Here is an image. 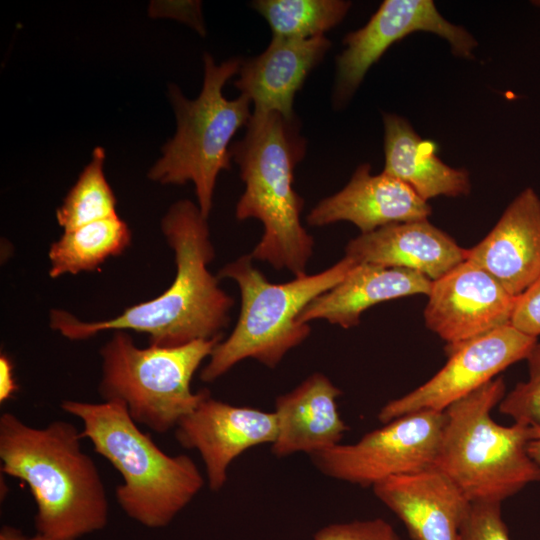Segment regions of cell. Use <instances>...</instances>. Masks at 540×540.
Returning a JSON list of instances; mask_svg holds the SVG:
<instances>
[{"label": "cell", "mask_w": 540, "mask_h": 540, "mask_svg": "<svg viewBox=\"0 0 540 540\" xmlns=\"http://www.w3.org/2000/svg\"><path fill=\"white\" fill-rule=\"evenodd\" d=\"M162 233L174 252L176 275L157 297L126 308L107 320L86 322L63 309H52L49 325L72 341L104 331L146 334L149 345L174 347L197 340L223 338L234 299L208 269L215 257L205 218L198 205L173 203L161 221Z\"/></svg>", "instance_id": "obj_1"}, {"label": "cell", "mask_w": 540, "mask_h": 540, "mask_svg": "<svg viewBox=\"0 0 540 540\" xmlns=\"http://www.w3.org/2000/svg\"><path fill=\"white\" fill-rule=\"evenodd\" d=\"M82 439L68 421L33 427L13 413L0 416L1 471L28 485L44 540H79L108 523L105 486Z\"/></svg>", "instance_id": "obj_2"}, {"label": "cell", "mask_w": 540, "mask_h": 540, "mask_svg": "<svg viewBox=\"0 0 540 540\" xmlns=\"http://www.w3.org/2000/svg\"><path fill=\"white\" fill-rule=\"evenodd\" d=\"M306 151L297 118L254 112L242 139L231 145L245 191L236 205L240 221L255 218L264 233L251 252L253 260L306 274L314 240L301 224L303 198L294 189V170Z\"/></svg>", "instance_id": "obj_3"}, {"label": "cell", "mask_w": 540, "mask_h": 540, "mask_svg": "<svg viewBox=\"0 0 540 540\" xmlns=\"http://www.w3.org/2000/svg\"><path fill=\"white\" fill-rule=\"evenodd\" d=\"M61 409L80 420L83 439L119 472L122 483L115 498L142 526H168L203 488L204 477L193 459L163 452L122 402L65 400Z\"/></svg>", "instance_id": "obj_4"}, {"label": "cell", "mask_w": 540, "mask_h": 540, "mask_svg": "<svg viewBox=\"0 0 540 540\" xmlns=\"http://www.w3.org/2000/svg\"><path fill=\"white\" fill-rule=\"evenodd\" d=\"M505 394L504 378L496 377L444 411L446 421L435 467L471 503H502L540 481V464L527 450L534 437L533 426L515 422L502 426L491 417Z\"/></svg>", "instance_id": "obj_5"}, {"label": "cell", "mask_w": 540, "mask_h": 540, "mask_svg": "<svg viewBox=\"0 0 540 540\" xmlns=\"http://www.w3.org/2000/svg\"><path fill=\"white\" fill-rule=\"evenodd\" d=\"M357 263L344 257L328 269L276 284L253 265L251 255L227 263L218 278L234 280L241 295L238 321L226 340L220 341L200 373L213 382L244 359L275 368L284 356L311 332L300 316L318 296L340 283Z\"/></svg>", "instance_id": "obj_6"}, {"label": "cell", "mask_w": 540, "mask_h": 540, "mask_svg": "<svg viewBox=\"0 0 540 540\" xmlns=\"http://www.w3.org/2000/svg\"><path fill=\"white\" fill-rule=\"evenodd\" d=\"M204 79L196 99H187L175 84L168 96L172 103L177 129L162 148V156L148 172L150 180L161 184L182 185L192 182L197 205L208 218L218 174L231 168L230 142L235 133L251 118V101L240 94L229 100L223 87L242 65L240 58H231L217 65L205 53Z\"/></svg>", "instance_id": "obj_7"}, {"label": "cell", "mask_w": 540, "mask_h": 540, "mask_svg": "<svg viewBox=\"0 0 540 540\" xmlns=\"http://www.w3.org/2000/svg\"><path fill=\"white\" fill-rule=\"evenodd\" d=\"M222 340L138 347L126 331H114L100 349L103 401L122 402L138 424L159 434L175 429L209 392H193L192 378Z\"/></svg>", "instance_id": "obj_8"}, {"label": "cell", "mask_w": 540, "mask_h": 540, "mask_svg": "<svg viewBox=\"0 0 540 540\" xmlns=\"http://www.w3.org/2000/svg\"><path fill=\"white\" fill-rule=\"evenodd\" d=\"M444 411L421 410L366 433L353 444H338L310 456L324 475L362 487L431 467L439 454Z\"/></svg>", "instance_id": "obj_9"}, {"label": "cell", "mask_w": 540, "mask_h": 540, "mask_svg": "<svg viewBox=\"0 0 540 540\" xmlns=\"http://www.w3.org/2000/svg\"><path fill=\"white\" fill-rule=\"evenodd\" d=\"M537 338L511 323L469 340L446 345L448 361L431 379L391 400L378 413L385 424L421 410L445 411L479 389L512 364L526 359Z\"/></svg>", "instance_id": "obj_10"}, {"label": "cell", "mask_w": 540, "mask_h": 540, "mask_svg": "<svg viewBox=\"0 0 540 540\" xmlns=\"http://www.w3.org/2000/svg\"><path fill=\"white\" fill-rule=\"evenodd\" d=\"M434 33L451 46L452 52L470 58L477 41L464 28L446 20L431 0H386L362 28L346 35L345 49L337 57L333 92L335 107L351 99L367 71L386 50L407 35Z\"/></svg>", "instance_id": "obj_11"}, {"label": "cell", "mask_w": 540, "mask_h": 540, "mask_svg": "<svg viewBox=\"0 0 540 540\" xmlns=\"http://www.w3.org/2000/svg\"><path fill=\"white\" fill-rule=\"evenodd\" d=\"M427 296L425 325L446 345L510 324L517 298L467 259L432 281Z\"/></svg>", "instance_id": "obj_12"}, {"label": "cell", "mask_w": 540, "mask_h": 540, "mask_svg": "<svg viewBox=\"0 0 540 540\" xmlns=\"http://www.w3.org/2000/svg\"><path fill=\"white\" fill-rule=\"evenodd\" d=\"M174 430L183 448L199 453L208 486L217 492L225 485L229 466L237 457L250 448L274 442L277 423L274 412L231 405L208 392Z\"/></svg>", "instance_id": "obj_13"}, {"label": "cell", "mask_w": 540, "mask_h": 540, "mask_svg": "<svg viewBox=\"0 0 540 540\" xmlns=\"http://www.w3.org/2000/svg\"><path fill=\"white\" fill-rule=\"evenodd\" d=\"M372 489L412 540H463L472 503L438 468L391 477Z\"/></svg>", "instance_id": "obj_14"}, {"label": "cell", "mask_w": 540, "mask_h": 540, "mask_svg": "<svg viewBox=\"0 0 540 540\" xmlns=\"http://www.w3.org/2000/svg\"><path fill=\"white\" fill-rule=\"evenodd\" d=\"M432 208L404 182L384 173L372 175L368 163L357 167L348 184L322 199L307 215L312 226L348 221L361 233L396 223L428 219Z\"/></svg>", "instance_id": "obj_15"}, {"label": "cell", "mask_w": 540, "mask_h": 540, "mask_svg": "<svg viewBox=\"0 0 540 540\" xmlns=\"http://www.w3.org/2000/svg\"><path fill=\"white\" fill-rule=\"evenodd\" d=\"M466 259L498 280L513 296L540 275V197L524 189L505 209L492 230L466 249Z\"/></svg>", "instance_id": "obj_16"}, {"label": "cell", "mask_w": 540, "mask_h": 540, "mask_svg": "<svg viewBox=\"0 0 540 540\" xmlns=\"http://www.w3.org/2000/svg\"><path fill=\"white\" fill-rule=\"evenodd\" d=\"M345 253L357 264L406 268L432 281L466 259V249L428 219L361 233L348 242Z\"/></svg>", "instance_id": "obj_17"}, {"label": "cell", "mask_w": 540, "mask_h": 540, "mask_svg": "<svg viewBox=\"0 0 540 540\" xmlns=\"http://www.w3.org/2000/svg\"><path fill=\"white\" fill-rule=\"evenodd\" d=\"M330 46L325 36L305 40L272 37L261 54L242 62L234 85L250 99L254 112L296 118L295 94Z\"/></svg>", "instance_id": "obj_18"}, {"label": "cell", "mask_w": 540, "mask_h": 540, "mask_svg": "<svg viewBox=\"0 0 540 540\" xmlns=\"http://www.w3.org/2000/svg\"><path fill=\"white\" fill-rule=\"evenodd\" d=\"M342 391L319 372L313 373L275 400L277 435L271 444L276 457L304 452L309 456L340 444L349 427L337 398Z\"/></svg>", "instance_id": "obj_19"}, {"label": "cell", "mask_w": 540, "mask_h": 540, "mask_svg": "<svg viewBox=\"0 0 540 540\" xmlns=\"http://www.w3.org/2000/svg\"><path fill=\"white\" fill-rule=\"evenodd\" d=\"M432 280L414 270L356 264L335 287L315 298L300 321L323 319L348 329L360 323L361 314L378 303L400 297L428 295Z\"/></svg>", "instance_id": "obj_20"}, {"label": "cell", "mask_w": 540, "mask_h": 540, "mask_svg": "<svg viewBox=\"0 0 540 540\" xmlns=\"http://www.w3.org/2000/svg\"><path fill=\"white\" fill-rule=\"evenodd\" d=\"M383 126L384 173L407 184L425 201L470 192L468 172L445 164L437 157L434 143L420 138L407 120L385 113Z\"/></svg>", "instance_id": "obj_21"}, {"label": "cell", "mask_w": 540, "mask_h": 540, "mask_svg": "<svg viewBox=\"0 0 540 540\" xmlns=\"http://www.w3.org/2000/svg\"><path fill=\"white\" fill-rule=\"evenodd\" d=\"M131 240V230L118 214L64 231L50 246L49 276L55 279L94 271L108 258L122 254Z\"/></svg>", "instance_id": "obj_22"}, {"label": "cell", "mask_w": 540, "mask_h": 540, "mask_svg": "<svg viewBox=\"0 0 540 540\" xmlns=\"http://www.w3.org/2000/svg\"><path fill=\"white\" fill-rule=\"evenodd\" d=\"M351 2L343 0H257L252 7L268 22L273 37L311 39L339 24Z\"/></svg>", "instance_id": "obj_23"}, {"label": "cell", "mask_w": 540, "mask_h": 540, "mask_svg": "<svg viewBox=\"0 0 540 540\" xmlns=\"http://www.w3.org/2000/svg\"><path fill=\"white\" fill-rule=\"evenodd\" d=\"M104 159V149L95 148L91 161L57 209L56 219L64 231L117 214V200L103 171Z\"/></svg>", "instance_id": "obj_24"}, {"label": "cell", "mask_w": 540, "mask_h": 540, "mask_svg": "<svg viewBox=\"0 0 540 540\" xmlns=\"http://www.w3.org/2000/svg\"><path fill=\"white\" fill-rule=\"evenodd\" d=\"M529 377L519 382L499 403V411L515 423L540 427V343L526 357Z\"/></svg>", "instance_id": "obj_25"}, {"label": "cell", "mask_w": 540, "mask_h": 540, "mask_svg": "<svg viewBox=\"0 0 540 540\" xmlns=\"http://www.w3.org/2000/svg\"><path fill=\"white\" fill-rule=\"evenodd\" d=\"M463 540H511L501 513V502L472 503Z\"/></svg>", "instance_id": "obj_26"}, {"label": "cell", "mask_w": 540, "mask_h": 540, "mask_svg": "<svg viewBox=\"0 0 540 540\" xmlns=\"http://www.w3.org/2000/svg\"><path fill=\"white\" fill-rule=\"evenodd\" d=\"M313 540H401L382 518L330 524L319 529Z\"/></svg>", "instance_id": "obj_27"}, {"label": "cell", "mask_w": 540, "mask_h": 540, "mask_svg": "<svg viewBox=\"0 0 540 540\" xmlns=\"http://www.w3.org/2000/svg\"><path fill=\"white\" fill-rule=\"evenodd\" d=\"M511 324L529 336L540 335V275L516 298Z\"/></svg>", "instance_id": "obj_28"}, {"label": "cell", "mask_w": 540, "mask_h": 540, "mask_svg": "<svg viewBox=\"0 0 540 540\" xmlns=\"http://www.w3.org/2000/svg\"><path fill=\"white\" fill-rule=\"evenodd\" d=\"M200 7V2L196 1L156 2V4L150 5L149 12L154 16H169L176 18L187 23L203 35L205 33V27Z\"/></svg>", "instance_id": "obj_29"}, {"label": "cell", "mask_w": 540, "mask_h": 540, "mask_svg": "<svg viewBox=\"0 0 540 540\" xmlns=\"http://www.w3.org/2000/svg\"><path fill=\"white\" fill-rule=\"evenodd\" d=\"M13 364L6 354L0 356V402L9 400L17 390Z\"/></svg>", "instance_id": "obj_30"}, {"label": "cell", "mask_w": 540, "mask_h": 540, "mask_svg": "<svg viewBox=\"0 0 540 540\" xmlns=\"http://www.w3.org/2000/svg\"><path fill=\"white\" fill-rule=\"evenodd\" d=\"M0 540H44V538L37 533L26 535L14 526L3 525L0 529Z\"/></svg>", "instance_id": "obj_31"}, {"label": "cell", "mask_w": 540, "mask_h": 540, "mask_svg": "<svg viewBox=\"0 0 540 540\" xmlns=\"http://www.w3.org/2000/svg\"><path fill=\"white\" fill-rule=\"evenodd\" d=\"M534 428V437L529 442L527 450L531 458L540 464V427L533 426Z\"/></svg>", "instance_id": "obj_32"}, {"label": "cell", "mask_w": 540, "mask_h": 540, "mask_svg": "<svg viewBox=\"0 0 540 540\" xmlns=\"http://www.w3.org/2000/svg\"><path fill=\"white\" fill-rule=\"evenodd\" d=\"M534 4L540 8V0L539 1H535Z\"/></svg>", "instance_id": "obj_33"}]
</instances>
